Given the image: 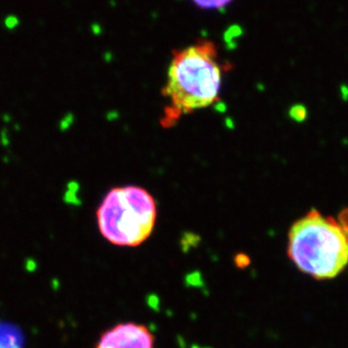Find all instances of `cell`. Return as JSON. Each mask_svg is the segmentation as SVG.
Returning <instances> with one entry per match:
<instances>
[{
	"instance_id": "cell-1",
	"label": "cell",
	"mask_w": 348,
	"mask_h": 348,
	"mask_svg": "<svg viewBox=\"0 0 348 348\" xmlns=\"http://www.w3.org/2000/svg\"><path fill=\"white\" fill-rule=\"evenodd\" d=\"M221 67L213 42L202 39L195 44L175 51L168 69L163 95L168 98L163 118L164 126L176 123L184 114L209 107L219 100Z\"/></svg>"
},
{
	"instance_id": "cell-2",
	"label": "cell",
	"mask_w": 348,
	"mask_h": 348,
	"mask_svg": "<svg viewBox=\"0 0 348 348\" xmlns=\"http://www.w3.org/2000/svg\"><path fill=\"white\" fill-rule=\"evenodd\" d=\"M287 256L304 274L331 279L348 266V209L339 220L311 209L292 225Z\"/></svg>"
},
{
	"instance_id": "cell-3",
	"label": "cell",
	"mask_w": 348,
	"mask_h": 348,
	"mask_svg": "<svg viewBox=\"0 0 348 348\" xmlns=\"http://www.w3.org/2000/svg\"><path fill=\"white\" fill-rule=\"evenodd\" d=\"M96 216L100 232L108 243L137 247L153 231L157 204L147 189L133 185L121 186L106 194Z\"/></svg>"
},
{
	"instance_id": "cell-4",
	"label": "cell",
	"mask_w": 348,
	"mask_h": 348,
	"mask_svg": "<svg viewBox=\"0 0 348 348\" xmlns=\"http://www.w3.org/2000/svg\"><path fill=\"white\" fill-rule=\"evenodd\" d=\"M155 337L143 325L120 323L101 336L96 348H153Z\"/></svg>"
},
{
	"instance_id": "cell-5",
	"label": "cell",
	"mask_w": 348,
	"mask_h": 348,
	"mask_svg": "<svg viewBox=\"0 0 348 348\" xmlns=\"http://www.w3.org/2000/svg\"><path fill=\"white\" fill-rule=\"evenodd\" d=\"M197 6L205 9H219L229 5L232 0H193Z\"/></svg>"
}]
</instances>
